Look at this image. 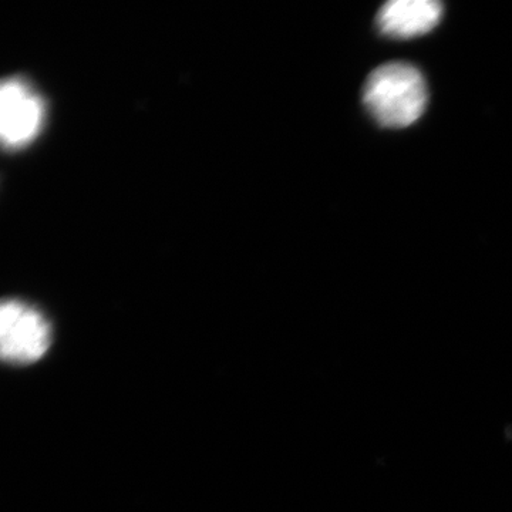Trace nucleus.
Here are the masks:
<instances>
[{
  "instance_id": "obj_3",
  "label": "nucleus",
  "mask_w": 512,
  "mask_h": 512,
  "mask_svg": "<svg viewBox=\"0 0 512 512\" xmlns=\"http://www.w3.org/2000/svg\"><path fill=\"white\" fill-rule=\"evenodd\" d=\"M45 121L43 101L19 79H9L0 90V133L9 148L26 146Z\"/></svg>"
},
{
  "instance_id": "obj_2",
  "label": "nucleus",
  "mask_w": 512,
  "mask_h": 512,
  "mask_svg": "<svg viewBox=\"0 0 512 512\" xmlns=\"http://www.w3.org/2000/svg\"><path fill=\"white\" fill-rule=\"evenodd\" d=\"M52 328L45 316L28 303L10 299L0 309L2 357L13 365H29L46 355Z\"/></svg>"
},
{
  "instance_id": "obj_4",
  "label": "nucleus",
  "mask_w": 512,
  "mask_h": 512,
  "mask_svg": "<svg viewBox=\"0 0 512 512\" xmlns=\"http://www.w3.org/2000/svg\"><path fill=\"white\" fill-rule=\"evenodd\" d=\"M443 10L436 0H392L380 9L377 26L383 35L410 39L436 28L443 18Z\"/></svg>"
},
{
  "instance_id": "obj_1",
  "label": "nucleus",
  "mask_w": 512,
  "mask_h": 512,
  "mask_svg": "<svg viewBox=\"0 0 512 512\" xmlns=\"http://www.w3.org/2000/svg\"><path fill=\"white\" fill-rule=\"evenodd\" d=\"M427 84L417 67L394 62L377 67L367 77L363 103L383 127L412 126L426 110Z\"/></svg>"
}]
</instances>
